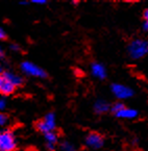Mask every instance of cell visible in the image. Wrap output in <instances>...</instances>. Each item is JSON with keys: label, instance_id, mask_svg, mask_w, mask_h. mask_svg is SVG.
I'll return each mask as SVG.
<instances>
[{"label": "cell", "instance_id": "15", "mask_svg": "<svg viewBox=\"0 0 148 151\" xmlns=\"http://www.w3.org/2000/svg\"><path fill=\"white\" fill-rule=\"evenodd\" d=\"M6 122H7V118H6V116L0 113V127L3 126V125H4V124H6Z\"/></svg>", "mask_w": 148, "mask_h": 151}, {"label": "cell", "instance_id": "23", "mask_svg": "<svg viewBox=\"0 0 148 151\" xmlns=\"http://www.w3.org/2000/svg\"><path fill=\"white\" fill-rule=\"evenodd\" d=\"M1 72H2V68H1V66H0V74H1Z\"/></svg>", "mask_w": 148, "mask_h": 151}, {"label": "cell", "instance_id": "7", "mask_svg": "<svg viewBox=\"0 0 148 151\" xmlns=\"http://www.w3.org/2000/svg\"><path fill=\"white\" fill-rule=\"evenodd\" d=\"M86 144L93 149H98L103 145V138L97 132L89 133L86 138Z\"/></svg>", "mask_w": 148, "mask_h": 151}, {"label": "cell", "instance_id": "19", "mask_svg": "<svg viewBox=\"0 0 148 151\" xmlns=\"http://www.w3.org/2000/svg\"><path fill=\"white\" fill-rule=\"evenodd\" d=\"M143 17H144V19H145V20H146V22H148V9L144 11Z\"/></svg>", "mask_w": 148, "mask_h": 151}, {"label": "cell", "instance_id": "4", "mask_svg": "<svg viewBox=\"0 0 148 151\" xmlns=\"http://www.w3.org/2000/svg\"><path fill=\"white\" fill-rule=\"evenodd\" d=\"M21 69L25 72L26 74L30 76H35V77L39 78H45L47 77V73L43 69H41L40 67H38L37 65L32 64L29 62H24L21 65Z\"/></svg>", "mask_w": 148, "mask_h": 151}, {"label": "cell", "instance_id": "9", "mask_svg": "<svg viewBox=\"0 0 148 151\" xmlns=\"http://www.w3.org/2000/svg\"><path fill=\"white\" fill-rule=\"evenodd\" d=\"M45 139H46V144L47 148L49 151H54L55 149V144L58 142V137L53 131L48 133H45Z\"/></svg>", "mask_w": 148, "mask_h": 151}, {"label": "cell", "instance_id": "1", "mask_svg": "<svg viewBox=\"0 0 148 151\" xmlns=\"http://www.w3.org/2000/svg\"><path fill=\"white\" fill-rule=\"evenodd\" d=\"M128 53L133 58H141L148 53V42L145 40H134L128 46Z\"/></svg>", "mask_w": 148, "mask_h": 151}, {"label": "cell", "instance_id": "3", "mask_svg": "<svg viewBox=\"0 0 148 151\" xmlns=\"http://www.w3.org/2000/svg\"><path fill=\"white\" fill-rule=\"evenodd\" d=\"M35 126H37V129H38V130H40L41 132H43L44 134L45 133H48V132L53 131V129L55 128L54 114L49 113L42 121H39Z\"/></svg>", "mask_w": 148, "mask_h": 151}, {"label": "cell", "instance_id": "6", "mask_svg": "<svg viewBox=\"0 0 148 151\" xmlns=\"http://www.w3.org/2000/svg\"><path fill=\"white\" fill-rule=\"evenodd\" d=\"M16 87L13 85V82L6 77L5 74H0V94L2 95H9L14 93Z\"/></svg>", "mask_w": 148, "mask_h": 151}, {"label": "cell", "instance_id": "10", "mask_svg": "<svg viewBox=\"0 0 148 151\" xmlns=\"http://www.w3.org/2000/svg\"><path fill=\"white\" fill-rule=\"evenodd\" d=\"M92 73L99 79H103L106 76V71L104 67L100 64H93L92 65Z\"/></svg>", "mask_w": 148, "mask_h": 151}, {"label": "cell", "instance_id": "2", "mask_svg": "<svg viewBox=\"0 0 148 151\" xmlns=\"http://www.w3.org/2000/svg\"><path fill=\"white\" fill-rule=\"evenodd\" d=\"M16 149L15 136L11 130L0 132V151H14Z\"/></svg>", "mask_w": 148, "mask_h": 151}, {"label": "cell", "instance_id": "18", "mask_svg": "<svg viewBox=\"0 0 148 151\" xmlns=\"http://www.w3.org/2000/svg\"><path fill=\"white\" fill-rule=\"evenodd\" d=\"M5 107V101L3 99H0V111H2Z\"/></svg>", "mask_w": 148, "mask_h": 151}, {"label": "cell", "instance_id": "16", "mask_svg": "<svg viewBox=\"0 0 148 151\" xmlns=\"http://www.w3.org/2000/svg\"><path fill=\"white\" fill-rule=\"evenodd\" d=\"M5 39V32L3 31V29L0 27V40H4Z\"/></svg>", "mask_w": 148, "mask_h": 151}, {"label": "cell", "instance_id": "22", "mask_svg": "<svg viewBox=\"0 0 148 151\" xmlns=\"http://www.w3.org/2000/svg\"><path fill=\"white\" fill-rule=\"evenodd\" d=\"M144 29L148 31V22H146V21H145V23H144Z\"/></svg>", "mask_w": 148, "mask_h": 151}, {"label": "cell", "instance_id": "11", "mask_svg": "<svg viewBox=\"0 0 148 151\" xmlns=\"http://www.w3.org/2000/svg\"><path fill=\"white\" fill-rule=\"evenodd\" d=\"M94 109H95V111L97 114H103L110 109V105H108V102H105L103 100H99V101H97L95 103Z\"/></svg>", "mask_w": 148, "mask_h": 151}, {"label": "cell", "instance_id": "20", "mask_svg": "<svg viewBox=\"0 0 148 151\" xmlns=\"http://www.w3.org/2000/svg\"><path fill=\"white\" fill-rule=\"evenodd\" d=\"M4 58V52L1 48H0V58Z\"/></svg>", "mask_w": 148, "mask_h": 151}, {"label": "cell", "instance_id": "12", "mask_svg": "<svg viewBox=\"0 0 148 151\" xmlns=\"http://www.w3.org/2000/svg\"><path fill=\"white\" fill-rule=\"evenodd\" d=\"M4 74L6 75V77L13 82V85L15 86L16 88L22 85V78H21L19 75H16V74L11 73V72H7V73H4Z\"/></svg>", "mask_w": 148, "mask_h": 151}, {"label": "cell", "instance_id": "17", "mask_svg": "<svg viewBox=\"0 0 148 151\" xmlns=\"http://www.w3.org/2000/svg\"><path fill=\"white\" fill-rule=\"evenodd\" d=\"M46 0H32V3H39V4H45Z\"/></svg>", "mask_w": 148, "mask_h": 151}, {"label": "cell", "instance_id": "21", "mask_svg": "<svg viewBox=\"0 0 148 151\" xmlns=\"http://www.w3.org/2000/svg\"><path fill=\"white\" fill-rule=\"evenodd\" d=\"M12 49H13V50H19V47H18L17 45H12Z\"/></svg>", "mask_w": 148, "mask_h": 151}, {"label": "cell", "instance_id": "5", "mask_svg": "<svg viewBox=\"0 0 148 151\" xmlns=\"http://www.w3.org/2000/svg\"><path fill=\"white\" fill-rule=\"evenodd\" d=\"M112 92L118 99H127L131 97L134 94L133 90L123 85H119V83H115L112 86Z\"/></svg>", "mask_w": 148, "mask_h": 151}, {"label": "cell", "instance_id": "13", "mask_svg": "<svg viewBox=\"0 0 148 151\" xmlns=\"http://www.w3.org/2000/svg\"><path fill=\"white\" fill-rule=\"evenodd\" d=\"M124 104L123 103H121V102H117V103H115V104H113L112 105V107H110V109H112V111H113L114 114H117V113H119L121 109H124Z\"/></svg>", "mask_w": 148, "mask_h": 151}, {"label": "cell", "instance_id": "8", "mask_svg": "<svg viewBox=\"0 0 148 151\" xmlns=\"http://www.w3.org/2000/svg\"><path fill=\"white\" fill-rule=\"evenodd\" d=\"M116 116H117L118 118H122V119H134L138 116V111L136 109L124 107L119 113L116 114Z\"/></svg>", "mask_w": 148, "mask_h": 151}, {"label": "cell", "instance_id": "14", "mask_svg": "<svg viewBox=\"0 0 148 151\" xmlns=\"http://www.w3.org/2000/svg\"><path fill=\"white\" fill-rule=\"evenodd\" d=\"M62 149L64 151H75V147L73 146L72 144H70V143L68 142H64L62 143Z\"/></svg>", "mask_w": 148, "mask_h": 151}]
</instances>
